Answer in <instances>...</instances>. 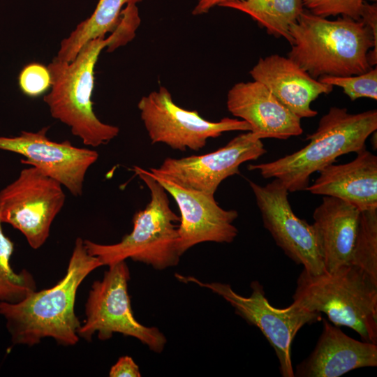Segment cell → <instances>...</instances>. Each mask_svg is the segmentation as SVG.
Segmentation results:
<instances>
[{
    "mask_svg": "<svg viewBox=\"0 0 377 377\" xmlns=\"http://www.w3.org/2000/svg\"><path fill=\"white\" fill-rule=\"evenodd\" d=\"M103 266L90 255L78 237L68 261L65 276L50 288L35 290L20 302H0V315L15 345L33 346L46 337L64 346L80 340L81 324L75 315V303L79 286L96 268Z\"/></svg>",
    "mask_w": 377,
    "mask_h": 377,
    "instance_id": "1",
    "label": "cell"
},
{
    "mask_svg": "<svg viewBox=\"0 0 377 377\" xmlns=\"http://www.w3.org/2000/svg\"><path fill=\"white\" fill-rule=\"evenodd\" d=\"M289 33L288 57L315 79L359 75L377 64V40L360 20H330L304 9Z\"/></svg>",
    "mask_w": 377,
    "mask_h": 377,
    "instance_id": "2",
    "label": "cell"
},
{
    "mask_svg": "<svg viewBox=\"0 0 377 377\" xmlns=\"http://www.w3.org/2000/svg\"><path fill=\"white\" fill-rule=\"evenodd\" d=\"M105 47L108 52L118 47L114 34L89 40L69 62L55 57L47 66L51 86L43 100L52 117L68 126L85 145L93 147L108 144L119 133L117 126L96 117L91 101L94 68Z\"/></svg>",
    "mask_w": 377,
    "mask_h": 377,
    "instance_id": "3",
    "label": "cell"
},
{
    "mask_svg": "<svg viewBox=\"0 0 377 377\" xmlns=\"http://www.w3.org/2000/svg\"><path fill=\"white\" fill-rule=\"evenodd\" d=\"M377 129V110L351 114L345 108L332 107L320 119L309 143L277 160L250 164L265 179H279L288 192L304 191L311 175L334 163L337 157L365 149V142Z\"/></svg>",
    "mask_w": 377,
    "mask_h": 377,
    "instance_id": "4",
    "label": "cell"
},
{
    "mask_svg": "<svg viewBox=\"0 0 377 377\" xmlns=\"http://www.w3.org/2000/svg\"><path fill=\"white\" fill-rule=\"evenodd\" d=\"M292 304L325 313L333 325L348 327L362 341L377 344V282L354 265L318 274L303 269Z\"/></svg>",
    "mask_w": 377,
    "mask_h": 377,
    "instance_id": "5",
    "label": "cell"
},
{
    "mask_svg": "<svg viewBox=\"0 0 377 377\" xmlns=\"http://www.w3.org/2000/svg\"><path fill=\"white\" fill-rule=\"evenodd\" d=\"M133 170L149 188L150 200L145 209L134 214L132 231L116 244H101L85 239L84 246L108 267L127 258L158 270L176 266L181 257L177 224L180 217L170 208L168 192L149 172L138 166Z\"/></svg>",
    "mask_w": 377,
    "mask_h": 377,
    "instance_id": "6",
    "label": "cell"
},
{
    "mask_svg": "<svg viewBox=\"0 0 377 377\" xmlns=\"http://www.w3.org/2000/svg\"><path fill=\"white\" fill-rule=\"evenodd\" d=\"M130 271L125 260L109 266L100 281L91 285L85 304V319L77 330L88 341L97 333L101 341L114 333L134 337L155 353H161L167 342L156 327H147L134 317L128 293Z\"/></svg>",
    "mask_w": 377,
    "mask_h": 377,
    "instance_id": "7",
    "label": "cell"
},
{
    "mask_svg": "<svg viewBox=\"0 0 377 377\" xmlns=\"http://www.w3.org/2000/svg\"><path fill=\"white\" fill-rule=\"evenodd\" d=\"M175 277L182 282L194 283L208 288L223 297L234 308L236 314L263 333L276 353L281 376H295L291 360L293 339L303 326L320 320L321 313L293 304L282 309L272 306L265 297L263 285L258 281L251 282V294L245 297L233 290L228 283H204L193 276L179 274H176Z\"/></svg>",
    "mask_w": 377,
    "mask_h": 377,
    "instance_id": "8",
    "label": "cell"
},
{
    "mask_svg": "<svg viewBox=\"0 0 377 377\" xmlns=\"http://www.w3.org/2000/svg\"><path fill=\"white\" fill-rule=\"evenodd\" d=\"M63 186L31 165L0 191V220L18 230L34 249L50 235L52 223L63 208Z\"/></svg>",
    "mask_w": 377,
    "mask_h": 377,
    "instance_id": "9",
    "label": "cell"
},
{
    "mask_svg": "<svg viewBox=\"0 0 377 377\" xmlns=\"http://www.w3.org/2000/svg\"><path fill=\"white\" fill-rule=\"evenodd\" d=\"M140 117L152 144L163 143L182 151H199L209 138L228 131H251L242 119L225 117L219 121L202 118L198 111L177 105L163 86L142 96L138 103Z\"/></svg>",
    "mask_w": 377,
    "mask_h": 377,
    "instance_id": "10",
    "label": "cell"
},
{
    "mask_svg": "<svg viewBox=\"0 0 377 377\" xmlns=\"http://www.w3.org/2000/svg\"><path fill=\"white\" fill-rule=\"evenodd\" d=\"M267 152L261 140L251 131L241 133L225 146L202 155L166 158L150 172L188 189L214 195L226 178L238 174L239 166Z\"/></svg>",
    "mask_w": 377,
    "mask_h": 377,
    "instance_id": "11",
    "label": "cell"
},
{
    "mask_svg": "<svg viewBox=\"0 0 377 377\" xmlns=\"http://www.w3.org/2000/svg\"><path fill=\"white\" fill-rule=\"evenodd\" d=\"M263 226L276 245L297 265L312 274L325 272L312 224L300 219L288 201V191L278 179L265 186L249 181Z\"/></svg>",
    "mask_w": 377,
    "mask_h": 377,
    "instance_id": "12",
    "label": "cell"
},
{
    "mask_svg": "<svg viewBox=\"0 0 377 377\" xmlns=\"http://www.w3.org/2000/svg\"><path fill=\"white\" fill-rule=\"evenodd\" d=\"M49 126L36 132L22 131L14 137L0 136V149L23 156L24 163L33 165L55 179L74 196L82 194L89 168L97 161L96 150L55 142L47 136Z\"/></svg>",
    "mask_w": 377,
    "mask_h": 377,
    "instance_id": "13",
    "label": "cell"
},
{
    "mask_svg": "<svg viewBox=\"0 0 377 377\" xmlns=\"http://www.w3.org/2000/svg\"><path fill=\"white\" fill-rule=\"evenodd\" d=\"M149 173L172 195L179 207L177 249L181 256L200 243L234 241L238 234L233 225L238 217L236 210L221 207L214 195L185 188L165 177Z\"/></svg>",
    "mask_w": 377,
    "mask_h": 377,
    "instance_id": "14",
    "label": "cell"
},
{
    "mask_svg": "<svg viewBox=\"0 0 377 377\" xmlns=\"http://www.w3.org/2000/svg\"><path fill=\"white\" fill-rule=\"evenodd\" d=\"M226 105L233 116L246 121L260 140H286L303 133L301 119L258 81L234 84L228 92Z\"/></svg>",
    "mask_w": 377,
    "mask_h": 377,
    "instance_id": "15",
    "label": "cell"
},
{
    "mask_svg": "<svg viewBox=\"0 0 377 377\" xmlns=\"http://www.w3.org/2000/svg\"><path fill=\"white\" fill-rule=\"evenodd\" d=\"M376 366L377 344L354 339L324 318L314 349L297 364L294 374L297 377H338Z\"/></svg>",
    "mask_w": 377,
    "mask_h": 377,
    "instance_id": "16",
    "label": "cell"
},
{
    "mask_svg": "<svg viewBox=\"0 0 377 377\" xmlns=\"http://www.w3.org/2000/svg\"><path fill=\"white\" fill-rule=\"evenodd\" d=\"M249 73L300 119L316 116L311 103L333 90V86L312 77L290 58L277 54L260 58Z\"/></svg>",
    "mask_w": 377,
    "mask_h": 377,
    "instance_id": "17",
    "label": "cell"
},
{
    "mask_svg": "<svg viewBox=\"0 0 377 377\" xmlns=\"http://www.w3.org/2000/svg\"><path fill=\"white\" fill-rule=\"evenodd\" d=\"M360 211L341 199L324 196L312 224L325 272L350 265Z\"/></svg>",
    "mask_w": 377,
    "mask_h": 377,
    "instance_id": "18",
    "label": "cell"
},
{
    "mask_svg": "<svg viewBox=\"0 0 377 377\" xmlns=\"http://www.w3.org/2000/svg\"><path fill=\"white\" fill-rule=\"evenodd\" d=\"M319 173L306 191L341 199L360 211L377 207V156L366 148L352 161L330 164Z\"/></svg>",
    "mask_w": 377,
    "mask_h": 377,
    "instance_id": "19",
    "label": "cell"
},
{
    "mask_svg": "<svg viewBox=\"0 0 377 377\" xmlns=\"http://www.w3.org/2000/svg\"><path fill=\"white\" fill-rule=\"evenodd\" d=\"M142 1L99 0L91 16L78 24L70 35L61 40L56 57L64 61H72L89 40L116 31L126 5H137Z\"/></svg>",
    "mask_w": 377,
    "mask_h": 377,
    "instance_id": "20",
    "label": "cell"
},
{
    "mask_svg": "<svg viewBox=\"0 0 377 377\" xmlns=\"http://www.w3.org/2000/svg\"><path fill=\"white\" fill-rule=\"evenodd\" d=\"M249 15L260 27L275 37H283L290 45V27L304 11L303 0H242L224 3Z\"/></svg>",
    "mask_w": 377,
    "mask_h": 377,
    "instance_id": "21",
    "label": "cell"
},
{
    "mask_svg": "<svg viewBox=\"0 0 377 377\" xmlns=\"http://www.w3.org/2000/svg\"><path fill=\"white\" fill-rule=\"evenodd\" d=\"M2 223L0 220V302L15 303L36 290V283L27 269L17 273L10 266L15 245L4 234Z\"/></svg>",
    "mask_w": 377,
    "mask_h": 377,
    "instance_id": "22",
    "label": "cell"
},
{
    "mask_svg": "<svg viewBox=\"0 0 377 377\" xmlns=\"http://www.w3.org/2000/svg\"><path fill=\"white\" fill-rule=\"evenodd\" d=\"M350 265L377 282V207L360 211Z\"/></svg>",
    "mask_w": 377,
    "mask_h": 377,
    "instance_id": "23",
    "label": "cell"
},
{
    "mask_svg": "<svg viewBox=\"0 0 377 377\" xmlns=\"http://www.w3.org/2000/svg\"><path fill=\"white\" fill-rule=\"evenodd\" d=\"M318 80L325 84L341 87L343 92L355 101L360 98L377 100V68L348 76H322Z\"/></svg>",
    "mask_w": 377,
    "mask_h": 377,
    "instance_id": "24",
    "label": "cell"
},
{
    "mask_svg": "<svg viewBox=\"0 0 377 377\" xmlns=\"http://www.w3.org/2000/svg\"><path fill=\"white\" fill-rule=\"evenodd\" d=\"M376 0H303L304 7L311 13L323 17L341 15L360 21L365 1Z\"/></svg>",
    "mask_w": 377,
    "mask_h": 377,
    "instance_id": "25",
    "label": "cell"
},
{
    "mask_svg": "<svg viewBox=\"0 0 377 377\" xmlns=\"http://www.w3.org/2000/svg\"><path fill=\"white\" fill-rule=\"evenodd\" d=\"M21 91L30 97L39 96L50 88L51 77L47 68L38 63L25 66L19 75Z\"/></svg>",
    "mask_w": 377,
    "mask_h": 377,
    "instance_id": "26",
    "label": "cell"
},
{
    "mask_svg": "<svg viewBox=\"0 0 377 377\" xmlns=\"http://www.w3.org/2000/svg\"><path fill=\"white\" fill-rule=\"evenodd\" d=\"M109 376L110 377H140L139 367L132 357L123 356L111 367Z\"/></svg>",
    "mask_w": 377,
    "mask_h": 377,
    "instance_id": "27",
    "label": "cell"
},
{
    "mask_svg": "<svg viewBox=\"0 0 377 377\" xmlns=\"http://www.w3.org/2000/svg\"><path fill=\"white\" fill-rule=\"evenodd\" d=\"M242 0H197L192 14L193 15H201L209 13L215 6H221L226 3L238 1Z\"/></svg>",
    "mask_w": 377,
    "mask_h": 377,
    "instance_id": "28",
    "label": "cell"
}]
</instances>
